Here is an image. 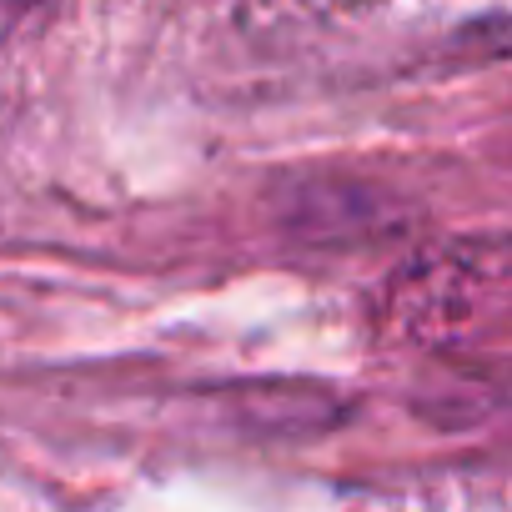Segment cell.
<instances>
[{
  "instance_id": "1",
  "label": "cell",
  "mask_w": 512,
  "mask_h": 512,
  "mask_svg": "<svg viewBox=\"0 0 512 512\" xmlns=\"http://www.w3.org/2000/svg\"><path fill=\"white\" fill-rule=\"evenodd\" d=\"M31 11H36V0H0V46L21 31V21H26Z\"/></svg>"
}]
</instances>
